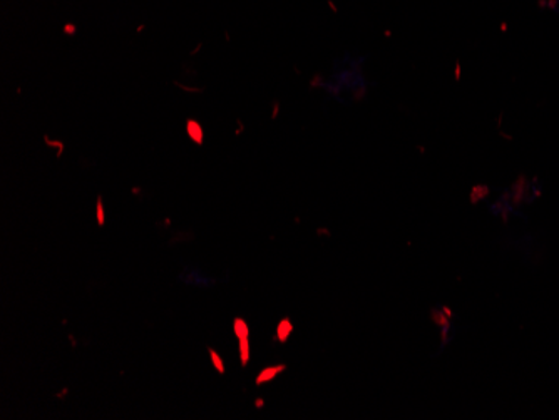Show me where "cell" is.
I'll return each instance as SVG.
<instances>
[{"label": "cell", "mask_w": 559, "mask_h": 420, "mask_svg": "<svg viewBox=\"0 0 559 420\" xmlns=\"http://www.w3.org/2000/svg\"><path fill=\"white\" fill-rule=\"evenodd\" d=\"M210 356L213 357V360H215V367L219 370V372H225V367L222 365V360L216 357V353L213 352V350H210Z\"/></svg>", "instance_id": "obj_2"}, {"label": "cell", "mask_w": 559, "mask_h": 420, "mask_svg": "<svg viewBox=\"0 0 559 420\" xmlns=\"http://www.w3.org/2000/svg\"><path fill=\"white\" fill-rule=\"evenodd\" d=\"M235 332H237V335L240 338L247 337V327H245V324L243 322H241V320H237V325H235Z\"/></svg>", "instance_id": "obj_1"}]
</instances>
